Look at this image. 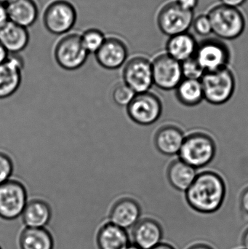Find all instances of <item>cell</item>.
I'll return each mask as SVG.
<instances>
[{"instance_id": "1", "label": "cell", "mask_w": 248, "mask_h": 249, "mask_svg": "<svg viewBox=\"0 0 248 249\" xmlns=\"http://www.w3.org/2000/svg\"><path fill=\"white\" fill-rule=\"evenodd\" d=\"M186 200L195 212L213 213L219 210L225 200L227 187L222 177L214 171L198 174L186 192Z\"/></svg>"}, {"instance_id": "2", "label": "cell", "mask_w": 248, "mask_h": 249, "mask_svg": "<svg viewBox=\"0 0 248 249\" xmlns=\"http://www.w3.org/2000/svg\"><path fill=\"white\" fill-rule=\"evenodd\" d=\"M208 16L213 33L221 40H234L246 30V17L238 7L218 4L209 10Z\"/></svg>"}, {"instance_id": "3", "label": "cell", "mask_w": 248, "mask_h": 249, "mask_svg": "<svg viewBox=\"0 0 248 249\" xmlns=\"http://www.w3.org/2000/svg\"><path fill=\"white\" fill-rule=\"evenodd\" d=\"M215 153L214 139L207 133L195 132L185 136L179 156V159L198 169L212 162Z\"/></svg>"}, {"instance_id": "4", "label": "cell", "mask_w": 248, "mask_h": 249, "mask_svg": "<svg viewBox=\"0 0 248 249\" xmlns=\"http://www.w3.org/2000/svg\"><path fill=\"white\" fill-rule=\"evenodd\" d=\"M77 20V9L68 0H52L48 3L42 15L45 29L57 36L70 33Z\"/></svg>"}, {"instance_id": "5", "label": "cell", "mask_w": 248, "mask_h": 249, "mask_svg": "<svg viewBox=\"0 0 248 249\" xmlns=\"http://www.w3.org/2000/svg\"><path fill=\"white\" fill-rule=\"evenodd\" d=\"M204 99L214 105L227 103L234 94L235 78L228 68L214 71H207L200 80Z\"/></svg>"}, {"instance_id": "6", "label": "cell", "mask_w": 248, "mask_h": 249, "mask_svg": "<svg viewBox=\"0 0 248 249\" xmlns=\"http://www.w3.org/2000/svg\"><path fill=\"white\" fill-rule=\"evenodd\" d=\"M88 55L82 43L80 34L76 32L61 36L54 48V58L57 64L68 71L81 68Z\"/></svg>"}, {"instance_id": "7", "label": "cell", "mask_w": 248, "mask_h": 249, "mask_svg": "<svg viewBox=\"0 0 248 249\" xmlns=\"http://www.w3.org/2000/svg\"><path fill=\"white\" fill-rule=\"evenodd\" d=\"M194 18V12L182 8L175 0L162 7L157 15V23L160 32L170 37L188 32Z\"/></svg>"}, {"instance_id": "8", "label": "cell", "mask_w": 248, "mask_h": 249, "mask_svg": "<svg viewBox=\"0 0 248 249\" xmlns=\"http://www.w3.org/2000/svg\"><path fill=\"white\" fill-rule=\"evenodd\" d=\"M28 203L26 187L17 180L0 184V218L12 221L21 216Z\"/></svg>"}, {"instance_id": "9", "label": "cell", "mask_w": 248, "mask_h": 249, "mask_svg": "<svg viewBox=\"0 0 248 249\" xmlns=\"http://www.w3.org/2000/svg\"><path fill=\"white\" fill-rule=\"evenodd\" d=\"M195 58L205 72L217 71L228 67L231 52L224 41L208 38L198 43Z\"/></svg>"}, {"instance_id": "10", "label": "cell", "mask_w": 248, "mask_h": 249, "mask_svg": "<svg viewBox=\"0 0 248 249\" xmlns=\"http://www.w3.org/2000/svg\"><path fill=\"white\" fill-rule=\"evenodd\" d=\"M122 77L135 93L148 92L154 85L151 61L141 55L132 57L124 65Z\"/></svg>"}, {"instance_id": "11", "label": "cell", "mask_w": 248, "mask_h": 249, "mask_svg": "<svg viewBox=\"0 0 248 249\" xmlns=\"http://www.w3.org/2000/svg\"><path fill=\"white\" fill-rule=\"evenodd\" d=\"M127 112L135 124L150 125L161 117L163 105L160 99L151 92L136 93L127 107Z\"/></svg>"}, {"instance_id": "12", "label": "cell", "mask_w": 248, "mask_h": 249, "mask_svg": "<svg viewBox=\"0 0 248 249\" xmlns=\"http://www.w3.org/2000/svg\"><path fill=\"white\" fill-rule=\"evenodd\" d=\"M151 66L154 84L162 90L176 89L183 79L182 64L166 53L157 55Z\"/></svg>"}, {"instance_id": "13", "label": "cell", "mask_w": 248, "mask_h": 249, "mask_svg": "<svg viewBox=\"0 0 248 249\" xmlns=\"http://www.w3.org/2000/svg\"><path fill=\"white\" fill-rule=\"evenodd\" d=\"M95 56L98 64L103 68L117 70L125 65L128 60V45L119 36H106V40Z\"/></svg>"}, {"instance_id": "14", "label": "cell", "mask_w": 248, "mask_h": 249, "mask_svg": "<svg viewBox=\"0 0 248 249\" xmlns=\"http://www.w3.org/2000/svg\"><path fill=\"white\" fill-rule=\"evenodd\" d=\"M24 61L17 54H10L0 64V99L13 96L20 87Z\"/></svg>"}, {"instance_id": "15", "label": "cell", "mask_w": 248, "mask_h": 249, "mask_svg": "<svg viewBox=\"0 0 248 249\" xmlns=\"http://www.w3.org/2000/svg\"><path fill=\"white\" fill-rule=\"evenodd\" d=\"M163 235V227L158 221L144 218L132 228V244L141 249H151L161 244Z\"/></svg>"}, {"instance_id": "16", "label": "cell", "mask_w": 248, "mask_h": 249, "mask_svg": "<svg viewBox=\"0 0 248 249\" xmlns=\"http://www.w3.org/2000/svg\"><path fill=\"white\" fill-rule=\"evenodd\" d=\"M141 216L139 203L131 197H123L114 203L109 212V221L127 231L132 229Z\"/></svg>"}, {"instance_id": "17", "label": "cell", "mask_w": 248, "mask_h": 249, "mask_svg": "<svg viewBox=\"0 0 248 249\" xmlns=\"http://www.w3.org/2000/svg\"><path fill=\"white\" fill-rule=\"evenodd\" d=\"M30 35L26 28L9 20L0 27V42L9 54H18L27 48Z\"/></svg>"}, {"instance_id": "18", "label": "cell", "mask_w": 248, "mask_h": 249, "mask_svg": "<svg viewBox=\"0 0 248 249\" xmlns=\"http://www.w3.org/2000/svg\"><path fill=\"white\" fill-rule=\"evenodd\" d=\"M131 244L126 230L108 220L100 225L96 235L99 249H123Z\"/></svg>"}, {"instance_id": "19", "label": "cell", "mask_w": 248, "mask_h": 249, "mask_svg": "<svg viewBox=\"0 0 248 249\" xmlns=\"http://www.w3.org/2000/svg\"><path fill=\"white\" fill-rule=\"evenodd\" d=\"M9 20L29 29L39 18V7L35 0H13L7 4Z\"/></svg>"}, {"instance_id": "20", "label": "cell", "mask_w": 248, "mask_h": 249, "mask_svg": "<svg viewBox=\"0 0 248 249\" xmlns=\"http://www.w3.org/2000/svg\"><path fill=\"white\" fill-rule=\"evenodd\" d=\"M52 209L49 203L40 199L28 201L21 215L25 228H46L52 219Z\"/></svg>"}, {"instance_id": "21", "label": "cell", "mask_w": 248, "mask_h": 249, "mask_svg": "<svg viewBox=\"0 0 248 249\" xmlns=\"http://www.w3.org/2000/svg\"><path fill=\"white\" fill-rule=\"evenodd\" d=\"M185 135L179 127L165 125L159 129L154 136V144L163 155H179L184 141Z\"/></svg>"}, {"instance_id": "22", "label": "cell", "mask_w": 248, "mask_h": 249, "mask_svg": "<svg viewBox=\"0 0 248 249\" xmlns=\"http://www.w3.org/2000/svg\"><path fill=\"white\" fill-rule=\"evenodd\" d=\"M198 43L189 32L170 36L166 42V53L182 63L195 56Z\"/></svg>"}, {"instance_id": "23", "label": "cell", "mask_w": 248, "mask_h": 249, "mask_svg": "<svg viewBox=\"0 0 248 249\" xmlns=\"http://www.w3.org/2000/svg\"><path fill=\"white\" fill-rule=\"evenodd\" d=\"M196 168L178 159L171 162L167 169V178L176 190L186 192L198 176Z\"/></svg>"}, {"instance_id": "24", "label": "cell", "mask_w": 248, "mask_h": 249, "mask_svg": "<svg viewBox=\"0 0 248 249\" xmlns=\"http://www.w3.org/2000/svg\"><path fill=\"white\" fill-rule=\"evenodd\" d=\"M20 249H54V238L51 232L43 228H25L18 239Z\"/></svg>"}, {"instance_id": "25", "label": "cell", "mask_w": 248, "mask_h": 249, "mask_svg": "<svg viewBox=\"0 0 248 249\" xmlns=\"http://www.w3.org/2000/svg\"><path fill=\"white\" fill-rule=\"evenodd\" d=\"M176 97L181 104L186 107H195L204 99L200 80L183 79L176 89Z\"/></svg>"}, {"instance_id": "26", "label": "cell", "mask_w": 248, "mask_h": 249, "mask_svg": "<svg viewBox=\"0 0 248 249\" xmlns=\"http://www.w3.org/2000/svg\"><path fill=\"white\" fill-rule=\"evenodd\" d=\"M80 38L88 54H96L106 40V36L100 29L90 28L80 34Z\"/></svg>"}, {"instance_id": "27", "label": "cell", "mask_w": 248, "mask_h": 249, "mask_svg": "<svg viewBox=\"0 0 248 249\" xmlns=\"http://www.w3.org/2000/svg\"><path fill=\"white\" fill-rule=\"evenodd\" d=\"M181 64L183 79L200 80L205 73L195 56L183 61Z\"/></svg>"}, {"instance_id": "28", "label": "cell", "mask_w": 248, "mask_h": 249, "mask_svg": "<svg viewBox=\"0 0 248 249\" xmlns=\"http://www.w3.org/2000/svg\"><path fill=\"white\" fill-rule=\"evenodd\" d=\"M136 93L125 83L118 84L113 90L114 102L121 107H128Z\"/></svg>"}, {"instance_id": "29", "label": "cell", "mask_w": 248, "mask_h": 249, "mask_svg": "<svg viewBox=\"0 0 248 249\" xmlns=\"http://www.w3.org/2000/svg\"><path fill=\"white\" fill-rule=\"evenodd\" d=\"M195 32L201 36H208L213 33L212 24L208 14H202L194 18L192 23Z\"/></svg>"}, {"instance_id": "30", "label": "cell", "mask_w": 248, "mask_h": 249, "mask_svg": "<svg viewBox=\"0 0 248 249\" xmlns=\"http://www.w3.org/2000/svg\"><path fill=\"white\" fill-rule=\"evenodd\" d=\"M13 172V162L5 152L0 151V184L10 179Z\"/></svg>"}, {"instance_id": "31", "label": "cell", "mask_w": 248, "mask_h": 249, "mask_svg": "<svg viewBox=\"0 0 248 249\" xmlns=\"http://www.w3.org/2000/svg\"><path fill=\"white\" fill-rule=\"evenodd\" d=\"M176 2L184 10L194 12L199 4V0H176Z\"/></svg>"}, {"instance_id": "32", "label": "cell", "mask_w": 248, "mask_h": 249, "mask_svg": "<svg viewBox=\"0 0 248 249\" xmlns=\"http://www.w3.org/2000/svg\"><path fill=\"white\" fill-rule=\"evenodd\" d=\"M9 21L8 13H7V5L0 3V27L4 26Z\"/></svg>"}, {"instance_id": "33", "label": "cell", "mask_w": 248, "mask_h": 249, "mask_svg": "<svg viewBox=\"0 0 248 249\" xmlns=\"http://www.w3.org/2000/svg\"><path fill=\"white\" fill-rule=\"evenodd\" d=\"M220 4L224 5L230 6V7H240L244 4L247 0H219Z\"/></svg>"}, {"instance_id": "34", "label": "cell", "mask_w": 248, "mask_h": 249, "mask_svg": "<svg viewBox=\"0 0 248 249\" xmlns=\"http://www.w3.org/2000/svg\"><path fill=\"white\" fill-rule=\"evenodd\" d=\"M240 205L243 212L248 215V188L246 189L242 194Z\"/></svg>"}, {"instance_id": "35", "label": "cell", "mask_w": 248, "mask_h": 249, "mask_svg": "<svg viewBox=\"0 0 248 249\" xmlns=\"http://www.w3.org/2000/svg\"><path fill=\"white\" fill-rule=\"evenodd\" d=\"M9 56H10V54L0 42V64L4 63L9 58Z\"/></svg>"}, {"instance_id": "36", "label": "cell", "mask_w": 248, "mask_h": 249, "mask_svg": "<svg viewBox=\"0 0 248 249\" xmlns=\"http://www.w3.org/2000/svg\"><path fill=\"white\" fill-rule=\"evenodd\" d=\"M187 249H214L209 244H204V243H198V244H193L189 247Z\"/></svg>"}, {"instance_id": "37", "label": "cell", "mask_w": 248, "mask_h": 249, "mask_svg": "<svg viewBox=\"0 0 248 249\" xmlns=\"http://www.w3.org/2000/svg\"><path fill=\"white\" fill-rule=\"evenodd\" d=\"M242 245L243 249H248V228L243 232V237H242Z\"/></svg>"}, {"instance_id": "38", "label": "cell", "mask_w": 248, "mask_h": 249, "mask_svg": "<svg viewBox=\"0 0 248 249\" xmlns=\"http://www.w3.org/2000/svg\"><path fill=\"white\" fill-rule=\"evenodd\" d=\"M151 249H176L171 244H167V243H163L157 245V247H154Z\"/></svg>"}, {"instance_id": "39", "label": "cell", "mask_w": 248, "mask_h": 249, "mask_svg": "<svg viewBox=\"0 0 248 249\" xmlns=\"http://www.w3.org/2000/svg\"><path fill=\"white\" fill-rule=\"evenodd\" d=\"M123 249H141L139 248V247H137V246H135V244H132V243H131V244H128V246H127L125 248H124Z\"/></svg>"}, {"instance_id": "40", "label": "cell", "mask_w": 248, "mask_h": 249, "mask_svg": "<svg viewBox=\"0 0 248 249\" xmlns=\"http://www.w3.org/2000/svg\"><path fill=\"white\" fill-rule=\"evenodd\" d=\"M13 1V0H0V3L1 4H5L7 5V4L10 2V1Z\"/></svg>"}, {"instance_id": "41", "label": "cell", "mask_w": 248, "mask_h": 249, "mask_svg": "<svg viewBox=\"0 0 248 249\" xmlns=\"http://www.w3.org/2000/svg\"><path fill=\"white\" fill-rule=\"evenodd\" d=\"M0 249H1V247H0Z\"/></svg>"}, {"instance_id": "42", "label": "cell", "mask_w": 248, "mask_h": 249, "mask_svg": "<svg viewBox=\"0 0 248 249\" xmlns=\"http://www.w3.org/2000/svg\"></svg>"}]
</instances>
